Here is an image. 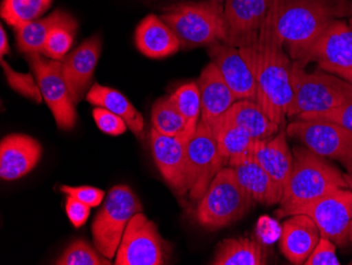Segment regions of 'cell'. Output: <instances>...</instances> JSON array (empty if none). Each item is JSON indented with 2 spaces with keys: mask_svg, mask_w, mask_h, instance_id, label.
Wrapping results in <instances>:
<instances>
[{
  "mask_svg": "<svg viewBox=\"0 0 352 265\" xmlns=\"http://www.w3.org/2000/svg\"><path fill=\"white\" fill-rule=\"evenodd\" d=\"M0 64L3 67L8 84L14 91L29 100H34L36 104L43 102L41 88L31 73H19L13 70L3 59H0Z\"/></svg>",
  "mask_w": 352,
  "mask_h": 265,
  "instance_id": "d6a6232c",
  "label": "cell"
},
{
  "mask_svg": "<svg viewBox=\"0 0 352 265\" xmlns=\"http://www.w3.org/2000/svg\"><path fill=\"white\" fill-rule=\"evenodd\" d=\"M100 52L102 39L98 35H94L63 59V77L75 105L78 104L90 90Z\"/></svg>",
  "mask_w": 352,
  "mask_h": 265,
  "instance_id": "e0dca14e",
  "label": "cell"
},
{
  "mask_svg": "<svg viewBox=\"0 0 352 265\" xmlns=\"http://www.w3.org/2000/svg\"><path fill=\"white\" fill-rule=\"evenodd\" d=\"M9 41H8L7 33H6L3 27L0 28V55L3 59V55L10 54Z\"/></svg>",
  "mask_w": 352,
  "mask_h": 265,
  "instance_id": "ab89813d",
  "label": "cell"
},
{
  "mask_svg": "<svg viewBox=\"0 0 352 265\" xmlns=\"http://www.w3.org/2000/svg\"><path fill=\"white\" fill-rule=\"evenodd\" d=\"M308 215L318 225L321 237L331 240L340 247L349 242V226L352 220V191L338 189L323 197L292 209L285 215Z\"/></svg>",
  "mask_w": 352,
  "mask_h": 265,
  "instance_id": "7c38bea8",
  "label": "cell"
},
{
  "mask_svg": "<svg viewBox=\"0 0 352 265\" xmlns=\"http://www.w3.org/2000/svg\"><path fill=\"white\" fill-rule=\"evenodd\" d=\"M43 153L37 140L27 134L5 136L0 143V177L6 181L21 179L34 169Z\"/></svg>",
  "mask_w": 352,
  "mask_h": 265,
  "instance_id": "ac0fdd59",
  "label": "cell"
},
{
  "mask_svg": "<svg viewBox=\"0 0 352 265\" xmlns=\"http://www.w3.org/2000/svg\"><path fill=\"white\" fill-rule=\"evenodd\" d=\"M142 211V202L129 186L112 187L92 223L91 231L95 248L106 258L113 259L126 225L134 215Z\"/></svg>",
  "mask_w": 352,
  "mask_h": 265,
  "instance_id": "52a82bcc",
  "label": "cell"
},
{
  "mask_svg": "<svg viewBox=\"0 0 352 265\" xmlns=\"http://www.w3.org/2000/svg\"><path fill=\"white\" fill-rule=\"evenodd\" d=\"M344 179H345L346 183H347L348 189L352 191V176L349 173H344Z\"/></svg>",
  "mask_w": 352,
  "mask_h": 265,
  "instance_id": "b9f144b4",
  "label": "cell"
},
{
  "mask_svg": "<svg viewBox=\"0 0 352 265\" xmlns=\"http://www.w3.org/2000/svg\"><path fill=\"white\" fill-rule=\"evenodd\" d=\"M160 17L175 33L182 49L227 43L223 6L219 0L175 3L166 8Z\"/></svg>",
  "mask_w": 352,
  "mask_h": 265,
  "instance_id": "277c9868",
  "label": "cell"
},
{
  "mask_svg": "<svg viewBox=\"0 0 352 265\" xmlns=\"http://www.w3.org/2000/svg\"><path fill=\"white\" fill-rule=\"evenodd\" d=\"M214 123L233 125L242 128L256 141L276 136L280 128L274 120L269 118L258 103L250 100H236Z\"/></svg>",
  "mask_w": 352,
  "mask_h": 265,
  "instance_id": "d4e9b609",
  "label": "cell"
},
{
  "mask_svg": "<svg viewBox=\"0 0 352 265\" xmlns=\"http://www.w3.org/2000/svg\"><path fill=\"white\" fill-rule=\"evenodd\" d=\"M349 27L352 30V3H350Z\"/></svg>",
  "mask_w": 352,
  "mask_h": 265,
  "instance_id": "7bdbcfd3",
  "label": "cell"
},
{
  "mask_svg": "<svg viewBox=\"0 0 352 265\" xmlns=\"http://www.w3.org/2000/svg\"><path fill=\"white\" fill-rule=\"evenodd\" d=\"M208 55L234 93L237 100H250L258 103V89L254 76L239 48L219 41L209 45Z\"/></svg>",
  "mask_w": 352,
  "mask_h": 265,
  "instance_id": "2e32d148",
  "label": "cell"
},
{
  "mask_svg": "<svg viewBox=\"0 0 352 265\" xmlns=\"http://www.w3.org/2000/svg\"><path fill=\"white\" fill-rule=\"evenodd\" d=\"M53 0H3L0 15L15 28L39 19L52 6Z\"/></svg>",
  "mask_w": 352,
  "mask_h": 265,
  "instance_id": "f546056e",
  "label": "cell"
},
{
  "mask_svg": "<svg viewBox=\"0 0 352 265\" xmlns=\"http://www.w3.org/2000/svg\"><path fill=\"white\" fill-rule=\"evenodd\" d=\"M135 45L150 59H165L179 52L181 43L171 28L154 14H150L136 28Z\"/></svg>",
  "mask_w": 352,
  "mask_h": 265,
  "instance_id": "603a6c76",
  "label": "cell"
},
{
  "mask_svg": "<svg viewBox=\"0 0 352 265\" xmlns=\"http://www.w3.org/2000/svg\"><path fill=\"white\" fill-rule=\"evenodd\" d=\"M292 100L287 118L307 112H324L352 100V85L326 71L306 72L296 61L292 66Z\"/></svg>",
  "mask_w": 352,
  "mask_h": 265,
  "instance_id": "5b68a950",
  "label": "cell"
},
{
  "mask_svg": "<svg viewBox=\"0 0 352 265\" xmlns=\"http://www.w3.org/2000/svg\"><path fill=\"white\" fill-rule=\"evenodd\" d=\"M318 63V69L331 73L352 69V30L341 19H334L314 41L309 50L296 61L305 68Z\"/></svg>",
  "mask_w": 352,
  "mask_h": 265,
  "instance_id": "4fadbf2b",
  "label": "cell"
},
{
  "mask_svg": "<svg viewBox=\"0 0 352 265\" xmlns=\"http://www.w3.org/2000/svg\"><path fill=\"white\" fill-rule=\"evenodd\" d=\"M350 264H352V260H351V262H350Z\"/></svg>",
  "mask_w": 352,
  "mask_h": 265,
  "instance_id": "bcb514c9",
  "label": "cell"
},
{
  "mask_svg": "<svg viewBox=\"0 0 352 265\" xmlns=\"http://www.w3.org/2000/svg\"><path fill=\"white\" fill-rule=\"evenodd\" d=\"M150 148L158 171L177 195L188 193L187 142L150 130Z\"/></svg>",
  "mask_w": 352,
  "mask_h": 265,
  "instance_id": "9a60e30c",
  "label": "cell"
},
{
  "mask_svg": "<svg viewBox=\"0 0 352 265\" xmlns=\"http://www.w3.org/2000/svg\"><path fill=\"white\" fill-rule=\"evenodd\" d=\"M77 28H78V23L76 19L71 17L68 12L56 10L45 19H36L21 27L15 28L14 30H15L17 48L21 52L29 54V53H41L47 36L54 30H68L69 32L75 35Z\"/></svg>",
  "mask_w": 352,
  "mask_h": 265,
  "instance_id": "cb8c5ba5",
  "label": "cell"
},
{
  "mask_svg": "<svg viewBox=\"0 0 352 265\" xmlns=\"http://www.w3.org/2000/svg\"><path fill=\"white\" fill-rule=\"evenodd\" d=\"M227 166L232 168L239 185L253 202L268 206L280 204L284 191L258 163L252 153L230 160Z\"/></svg>",
  "mask_w": 352,
  "mask_h": 265,
  "instance_id": "d6986e66",
  "label": "cell"
},
{
  "mask_svg": "<svg viewBox=\"0 0 352 265\" xmlns=\"http://www.w3.org/2000/svg\"><path fill=\"white\" fill-rule=\"evenodd\" d=\"M169 98L185 118L186 140L188 141L197 130L201 116V94L197 83L182 85Z\"/></svg>",
  "mask_w": 352,
  "mask_h": 265,
  "instance_id": "f1b7e54d",
  "label": "cell"
},
{
  "mask_svg": "<svg viewBox=\"0 0 352 265\" xmlns=\"http://www.w3.org/2000/svg\"><path fill=\"white\" fill-rule=\"evenodd\" d=\"M197 86L201 94V120L212 126L236 102V96L212 61L201 71Z\"/></svg>",
  "mask_w": 352,
  "mask_h": 265,
  "instance_id": "44dd1931",
  "label": "cell"
},
{
  "mask_svg": "<svg viewBox=\"0 0 352 265\" xmlns=\"http://www.w3.org/2000/svg\"><path fill=\"white\" fill-rule=\"evenodd\" d=\"M219 1H221V3H223V0H219Z\"/></svg>",
  "mask_w": 352,
  "mask_h": 265,
  "instance_id": "f6af8a7d",
  "label": "cell"
},
{
  "mask_svg": "<svg viewBox=\"0 0 352 265\" xmlns=\"http://www.w3.org/2000/svg\"><path fill=\"white\" fill-rule=\"evenodd\" d=\"M170 247L157 225L142 213L132 217L126 225L116 253V265L167 264Z\"/></svg>",
  "mask_w": 352,
  "mask_h": 265,
  "instance_id": "9c48e42d",
  "label": "cell"
},
{
  "mask_svg": "<svg viewBox=\"0 0 352 265\" xmlns=\"http://www.w3.org/2000/svg\"><path fill=\"white\" fill-rule=\"evenodd\" d=\"M74 34L68 30L56 29L50 33L41 49V54L47 59L55 61H63L67 53L70 50Z\"/></svg>",
  "mask_w": 352,
  "mask_h": 265,
  "instance_id": "e575fe53",
  "label": "cell"
},
{
  "mask_svg": "<svg viewBox=\"0 0 352 265\" xmlns=\"http://www.w3.org/2000/svg\"><path fill=\"white\" fill-rule=\"evenodd\" d=\"M210 125L199 120L197 130L187 141L188 193L199 200L215 176L226 167Z\"/></svg>",
  "mask_w": 352,
  "mask_h": 265,
  "instance_id": "8fae6325",
  "label": "cell"
},
{
  "mask_svg": "<svg viewBox=\"0 0 352 265\" xmlns=\"http://www.w3.org/2000/svg\"><path fill=\"white\" fill-rule=\"evenodd\" d=\"M253 200L239 185L232 168L226 166L215 176L197 209V222L208 231H217L242 219Z\"/></svg>",
  "mask_w": 352,
  "mask_h": 265,
  "instance_id": "8992f818",
  "label": "cell"
},
{
  "mask_svg": "<svg viewBox=\"0 0 352 265\" xmlns=\"http://www.w3.org/2000/svg\"><path fill=\"white\" fill-rule=\"evenodd\" d=\"M271 3L272 0H226L223 5L226 43L243 48L256 43Z\"/></svg>",
  "mask_w": 352,
  "mask_h": 265,
  "instance_id": "5bb4252c",
  "label": "cell"
},
{
  "mask_svg": "<svg viewBox=\"0 0 352 265\" xmlns=\"http://www.w3.org/2000/svg\"><path fill=\"white\" fill-rule=\"evenodd\" d=\"M349 13L348 0H272L262 29L286 47L292 61H298L332 21Z\"/></svg>",
  "mask_w": 352,
  "mask_h": 265,
  "instance_id": "6da1fadb",
  "label": "cell"
},
{
  "mask_svg": "<svg viewBox=\"0 0 352 265\" xmlns=\"http://www.w3.org/2000/svg\"><path fill=\"white\" fill-rule=\"evenodd\" d=\"M213 265H265L267 252L258 241L250 238H229L217 245Z\"/></svg>",
  "mask_w": 352,
  "mask_h": 265,
  "instance_id": "4316f807",
  "label": "cell"
},
{
  "mask_svg": "<svg viewBox=\"0 0 352 265\" xmlns=\"http://www.w3.org/2000/svg\"><path fill=\"white\" fill-rule=\"evenodd\" d=\"M93 118L98 125V127L109 136H120L124 134L128 128L126 122L122 118L102 107L94 108Z\"/></svg>",
  "mask_w": 352,
  "mask_h": 265,
  "instance_id": "d590c367",
  "label": "cell"
},
{
  "mask_svg": "<svg viewBox=\"0 0 352 265\" xmlns=\"http://www.w3.org/2000/svg\"><path fill=\"white\" fill-rule=\"evenodd\" d=\"M296 118L316 122L334 123L352 131V100L324 112H307Z\"/></svg>",
  "mask_w": 352,
  "mask_h": 265,
  "instance_id": "836d02e7",
  "label": "cell"
},
{
  "mask_svg": "<svg viewBox=\"0 0 352 265\" xmlns=\"http://www.w3.org/2000/svg\"><path fill=\"white\" fill-rule=\"evenodd\" d=\"M239 50L254 76L258 106L283 127L292 100V59L283 43L265 29H261L256 43Z\"/></svg>",
  "mask_w": 352,
  "mask_h": 265,
  "instance_id": "7a4b0ae2",
  "label": "cell"
},
{
  "mask_svg": "<svg viewBox=\"0 0 352 265\" xmlns=\"http://www.w3.org/2000/svg\"><path fill=\"white\" fill-rule=\"evenodd\" d=\"M349 241L352 243V220L351 222H350V226H349Z\"/></svg>",
  "mask_w": 352,
  "mask_h": 265,
  "instance_id": "ee69618b",
  "label": "cell"
},
{
  "mask_svg": "<svg viewBox=\"0 0 352 265\" xmlns=\"http://www.w3.org/2000/svg\"><path fill=\"white\" fill-rule=\"evenodd\" d=\"M336 252V244L329 239L321 237L305 265H340Z\"/></svg>",
  "mask_w": 352,
  "mask_h": 265,
  "instance_id": "8d00e7d4",
  "label": "cell"
},
{
  "mask_svg": "<svg viewBox=\"0 0 352 265\" xmlns=\"http://www.w3.org/2000/svg\"><path fill=\"white\" fill-rule=\"evenodd\" d=\"M252 156L284 191L294 166V153L287 142L286 127H280L276 136L255 142Z\"/></svg>",
  "mask_w": 352,
  "mask_h": 265,
  "instance_id": "7402d4cb",
  "label": "cell"
},
{
  "mask_svg": "<svg viewBox=\"0 0 352 265\" xmlns=\"http://www.w3.org/2000/svg\"><path fill=\"white\" fill-rule=\"evenodd\" d=\"M90 209L89 205L85 204L75 198L69 197V195L67 197V215H68L71 223L77 229L86 224L89 215H90Z\"/></svg>",
  "mask_w": 352,
  "mask_h": 265,
  "instance_id": "f35d334b",
  "label": "cell"
},
{
  "mask_svg": "<svg viewBox=\"0 0 352 265\" xmlns=\"http://www.w3.org/2000/svg\"><path fill=\"white\" fill-rule=\"evenodd\" d=\"M152 127L160 134L186 140L185 118L172 104L170 98H162L154 103L151 112Z\"/></svg>",
  "mask_w": 352,
  "mask_h": 265,
  "instance_id": "4dcf8cb0",
  "label": "cell"
},
{
  "mask_svg": "<svg viewBox=\"0 0 352 265\" xmlns=\"http://www.w3.org/2000/svg\"><path fill=\"white\" fill-rule=\"evenodd\" d=\"M25 59L57 126L63 130L72 129L76 124V109L63 77V61L47 59L39 52L29 53Z\"/></svg>",
  "mask_w": 352,
  "mask_h": 265,
  "instance_id": "30bf717a",
  "label": "cell"
},
{
  "mask_svg": "<svg viewBox=\"0 0 352 265\" xmlns=\"http://www.w3.org/2000/svg\"><path fill=\"white\" fill-rule=\"evenodd\" d=\"M211 127L217 138L219 152L227 165L230 160L252 153L256 140L246 130L221 123H214Z\"/></svg>",
  "mask_w": 352,
  "mask_h": 265,
  "instance_id": "83f0119b",
  "label": "cell"
},
{
  "mask_svg": "<svg viewBox=\"0 0 352 265\" xmlns=\"http://www.w3.org/2000/svg\"><path fill=\"white\" fill-rule=\"evenodd\" d=\"M86 100L91 105L102 107L109 112H113L126 122L128 128L136 136H142L145 127L142 114L118 90L95 83L87 93Z\"/></svg>",
  "mask_w": 352,
  "mask_h": 265,
  "instance_id": "484cf974",
  "label": "cell"
},
{
  "mask_svg": "<svg viewBox=\"0 0 352 265\" xmlns=\"http://www.w3.org/2000/svg\"><path fill=\"white\" fill-rule=\"evenodd\" d=\"M57 265H110V259L95 251L88 242L82 239L73 241L57 259Z\"/></svg>",
  "mask_w": 352,
  "mask_h": 265,
  "instance_id": "1f68e13d",
  "label": "cell"
},
{
  "mask_svg": "<svg viewBox=\"0 0 352 265\" xmlns=\"http://www.w3.org/2000/svg\"><path fill=\"white\" fill-rule=\"evenodd\" d=\"M61 193L69 197L75 198L90 207H98L102 204L104 191L92 186H60Z\"/></svg>",
  "mask_w": 352,
  "mask_h": 265,
  "instance_id": "74e56055",
  "label": "cell"
},
{
  "mask_svg": "<svg viewBox=\"0 0 352 265\" xmlns=\"http://www.w3.org/2000/svg\"><path fill=\"white\" fill-rule=\"evenodd\" d=\"M331 73L342 77L343 80L347 81L348 83L352 85V69H350V70H334Z\"/></svg>",
  "mask_w": 352,
  "mask_h": 265,
  "instance_id": "60d3db41",
  "label": "cell"
},
{
  "mask_svg": "<svg viewBox=\"0 0 352 265\" xmlns=\"http://www.w3.org/2000/svg\"><path fill=\"white\" fill-rule=\"evenodd\" d=\"M320 239L321 233L311 218L302 213L292 215L283 223L280 252L289 262L305 264Z\"/></svg>",
  "mask_w": 352,
  "mask_h": 265,
  "instance_id": "ffe728a7",
  "label": "cell"
},
{
  "mask_svg": "<svg viewBox=\"0 0 352 265\" xmlns=\"http://www.w3.org/2000/svg\"><path fill=\"white\" fill-rule=\"evenodd\" d=\"M287 136L325 159L339 162L352 176V131L334 123L296 118L286 127Z\"/></svg>",
  "mask_w": 352,
  "mask_h": 265,
  "instance_id": "ba28073f",
  "label": "cell"
},
{
  "mask_svg": "<svg viewBox=\"0 0 352 265\" xmlns=\"http://www.w3.org/2000/svg\"><path fill=\"white\" fill-rule=\"evenodd\" d=\"M294 166L289 182L285 187L278 217L288 211L323 197L338 189H348L344 173L325 158L311 150L296 146L292 150Z\"/></svg>",
  "mask_w": 352,
  "mask_h": 265,
  "instance_id": "3957f363",
  "label": "cell"
}]
</instances>
